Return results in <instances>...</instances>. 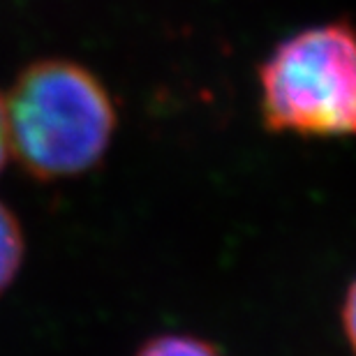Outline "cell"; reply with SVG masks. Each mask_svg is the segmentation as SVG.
<instances>
[{"mask_svg":"<svg viewBox=\"0 0 356 356\" xmlns=\"http://www.w3.org/2000/svg\"><path fill=\"white\" fill-rule=\"evenodd\" d=\"M10 158L35 181L79 178L102 165L118 104L102 76L70 58L31 63L5 95Z\"/></svg>","mask_w":356,"mask_h":356,"instance_id":"1","label":"cell"},{"mask_svg":"<svg viewBox=\"0 0 356 356\" xmlns=\"http://www.w3.org/2000/svg\"><path fill=\"white\" fill-rule=\"evenodd\" d=\"M268 132L301 139L356 137V24L333 19L287 35L257 70Z\"/></svg>","mask_w":356,"mask_h":356,"instance_id":"2","label":"cell"},{"mask_svg":"<svg viewBox=\"0 0 356 356\" xmlns=\"http://www.w3.org/2000/svg\"><path fill=\"white\" fill-rule=\"evenodd\" d=\"M26 257V238L19 218L0 202V294L17 280Z\"/></svg>","mask_w":356,"mask_h":356,"instance_id":"3","label":"cell"},{"mask_svg":"<svg viewBox=\"0 0 356 356\" xmlns=\"http://www.w3.org/2000/svg\"><path fill=\"white\" fill-rule=\"evenodd\" d=\"M134 356H225V352L192 333H160L148 338Z\"/></svg>","mask_w":356,"mask_h":356,"instance_id":"4","label":"cell"},{"mask_svg":"<svg viewBox=\"0 0 356 356\" xmlns=\"http://www.w3.org/2000/svg\"><path fill=\"white\" fill-rule=\"evenodd\" d=\"M340 326H343L347 345L356 356V277L345 289L343 303H340Z\"/></svg>","mask_w":356,"mask_h":356,"instance_id":"5","label":"cell"},{"mask_svg":"<svg viewBox=\"0 0 356 356\" xmlns=\"http://www.w3.org/2000/svg\"><path fill=\"white\" fill-rule=\"evenodd\" d=\"M10 160V141H7V118H5V95H0V172Z\"/></svg>","mask_w":356,"mask_h":356,"instance_id":"6","label":"cell"}]
</instances>
